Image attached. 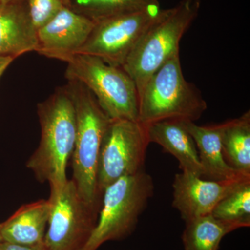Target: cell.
<instances>
[{
	"instance_id": "8992f818",
	"label": "cell",
	"mask_w": 250,
	"mask_h": 250,
	"mask_svg": "<svg viewBox=\"0 0 250 250\" xmlns=\"http://www.w3.org/2000/svg\"><path fill=\"white\" fill-rule=\"evenodd\" d=\"M63 62L67 64V80L85 85L110 119L139 121V92L123 67L84 54H73Z\"/></svg>"
},
{
	"instance_id": "8fae6325",
	"label": "cell",
	"mask_w": 250,
	"mask_h": 250,
	"mask_svg": "<svg viewBox=\"0 0 250 250\" xmlns=\"http://www.w3.org/2000/svg\"><path fill=\"white\" fill-rule=\"evenodd\" d=\"M95 24L93 20L64 6L55 17L38 29L36 52L63 62L78 53Z\"/></svg>"
},
{
	"instance_id": "52a82bcc",
	"label": "cell",
	"mask_w": 250,
	"mask_h": 250,
	"mask_svg": "<svg viewBox=\"0 0 250 250\" xmlns=\"http://www.w3.org/2000/svg\"><path fill=\"white\" fill-rule=\"evenodd\" d=\"M51 204L44 246L47 250H83L98 222L100 209L82 198L75 182L67 179L50 187Z\"/></svg>"
},
{
	"instance_id": "e0dca14e",
	"label": "cell",
	"mask_w": 250,
	"mask_h": 250,
	"mask_svg": "<svg viewBox=\"0 0 250 250\" xmlns=\"http://www.w3.org/2000/svg\"><path fill=\"white\" fill-rule=\"evenodd\" d=\"M185 224L182 236L185 250H218L224 237L241 229L211 214L191 219Z\"/></svg>"
},
{
	"instance_id": "d4e9b609",
	"label": "cell",
	"mask_w": 250,
	"mask_h": 250,
	"mask_svg": "<svg viewBox=\"0 0 250 250\" xmlns=\"http://www.w3.org/2000/svg\"><path fill=\"white\" fill-rule=\"evenodd\" d=\"M1 225H2V223H0V243H1V241H2V238H1Z\"/></svg>"
},
{
	"instance_id": "603a6c76",
	"label": "cell",
	"mask_w": 250,
	"mask_h": 250,
	"mask_svg": "<svg viewBox=\"0 0 250 250\" xmlns=\"http://www.w3.org/2000/svg\"><path fill=\"white\" fill-rule=\"evenodd\" d=\"M22 1V0H0V4H9V3L16 2V1Z\"/></svg>"
},
{
	"instance_id": "ac0fdd59",
	"label": "cell",
	"mask_w": 250,
	"mask_h": 250,
	"mask_svg": "<svg viewBox=\"0 0 250 250\" xmlns=\"http://www.w3.org/2000/svg\"><path fill=\"white\" fill-rule=\"evenodd\" d=\"M159 5L158 0H75L70 8L97 22Z\"/></svg>"
},
{
	"instance_id": "5bb4252c",
	"label": "cell",
	"mask_w": 250,
	"mask_h": 250,
	"mask_svg": "<svg viewBox=\"0 0 250 250\" xmlns=\"http://www.w3.org/2000/svg\"><path fill=\"white\" fill-rule=\"evenodd\" d=\"M182 122L196 145L204 170L202 179L228 180L243 174L230 167L224 158L222 147L223 123L211 126H200L195 124V122Z\"/></svg>"
},
{
	"instance_id": "9a60e30c",
	"label": "cell",
	"mask_w": 250,
	"mask_h": 250,
	"mask_svg": "<svg viewBox=\"0 0 250 250\" xmlns=\"http://www.w3.org/2000/svg\"><path fill=\"white\" fill-rule=\"evenodd\" d=\"M50 210L49 200L22 206L2 223V241L24 246L43 245Z\"/></svg>"
},
{
	"instance_id": "cb8c5ba5",
	"label": "cell",
	"mask_w": 250,
	"mask_h": 250,
	"mask_svg": "<svg viewBox=\"0 0 250 250\" xmlns=\"http://www.w3.org/2000/svg\"><path fill=\"white\" fill-rule=\"evenodd\" d=\"M64 5L67 7L70 8L71 6V0H63Z\"/></svg>"
},
{
	"instance_id": "ffe728a7",
	"label": "cell",
	"mask_w": 250,
	"mask_h": 250,
	"mask_svg": "<svg viewBox=\"0 0 250 250\" xmlns=\"http://www.w3.org/2000/svg\"><path fill=\"white\" fill-rule=\"evenodd\" d=\"M27 1L31 21L37 30L55 17L65 6L63 0H27Z\"/></svg>"
},
{
	"instance_id": "4fadbf2b",
	"label": "cell",
	"mask_w": 250,
	"mask_h": 250,
	"mask_svg": "<svg viewBox=\"0 0 250 250\" xmlns=\"http://www.w3.org/2000/svg\"><path fill=\"white\" fill-rule=\"evenodd\" d=\"M149 143H155L179 161L184 173L203 177L202 168L195 141L186 129L182 121L167 120L146 125Z\"/></svg>"
},
{
	"instance_id": "44dd1931",
	"label": "cell",
	"mask_w": 250,
	"mask_h": 250,
	"mask_svg": "<svg viewBox=\"0 0 250 250\" xmlns=\"http://www.w3.org/2000/svg\"><path fill=\"white\" fill-rule=\"evenodd\" d=\"M0 250H47L45 246H24V245L15 244L9 242L1 241L0 243Z\"/></svg>"
},
{
	"instance_id": "7402d4cb",
	"label": "cell",
	"mask_w": 250,
	"mask_h": 250,
	"mask_svg": "<svg viewBox=\"0 0 250 250\" xmlns=\"http://www.w3.org/2000/svg\"><path fill=\"white\" fill-rule=\"evenodd\" d=\"M14 59L11 57H0V80Z\"/></svg>"
},
{
	"instance_id": "6da1fadb",
	"label": "cell",
	"mask_w": 250,
	"mask_h": 250,
	"mask_svg": "<svg viewBox=\"0 0 250 250\" xmlns=\"http://www.w3.org/2000/svg\"><path fill=\"white\" fill-rule=\"evenodd\" d=\"M38 116L40 143L27 161V167L39 182L59 187L67 180V163L76 138L75 107L65 85L38 104Z\"/></svg>"
},
{
	"instance_id": "ba28073f",
	"label": "cell",
	"mask_w": 250,
	"mask_h": 250,
	"mask_svg": "<svg viewBox=\"0 0 250 250\" xmlns=\"http://www.w3.org/2000/svg\"><path fill=\"white\" fill-rule=\"evenodd\" d=\"M146 125L129 120H111L104 136L99 155V190L145 169L149 144Z\"/></svg>"
},
{
	"instance_id": "7a4b0ae2",
	"label": "cell",
	"mask_w": 250,
	"mask_h": 250,
	"mask_svg": "<svg viewBox=\"0 0 250 250\" xmlns=\"http://www.w3.org/2000/svg\"><path fill=\"white\" fill-rule=\"evenodd\" d=\"M65 87L71 97L76 118L72 180L82 198L91 207L100 209L103 193L99 190L97 182L99 155L111 119L91 92L80 82L68 80Z\"/></svg>"
},
{
	"instance_id": "5b68a950",
	"label": "cell",
	"mask_w": 250,
	"mask_h": 250,
	"mask_svg": "<svg viewBox=\"0 0 250 250\" xmlns=\"http://www.w3.org/2000/svg\"><path fill=\"white\" fill-rule=\"evenodd\" d=\"M154 192V180L145 169L108 186L103 190L96 227L83 250H97L106 242L131 236Z\"/></svg>"
},
{
	"instance_id": "30bf717a",
	"label": "cell",
	"mask_w": 250,
	"mask_h": 250,
	"mask_svg": "<svg viewBox=\"0 0 250 250\" xmlns=\"http://www.w3.org/2000/svg\"><path fill=\"white\" fill-rule=\"evenodd\" d=\"M249 180L250 174H244L221 181L207 180L182 172L176 174L172 184V207L184 222L210 214L224 197Z\"/></svg>"
},
{
	"instance_id": "d6986e66",
	"label": "cell",
	"mask_w": 250,
	"mask_h": 250,
	"mask_svg": "<svg viewBox=\"0 0 250 250\" xmlns=\"http://www.w3.org/2000/svg\"><path fill=\"white\" fill-rule=\"evenodd\" d=\"M215 218L235 224L240 228L250 226V180L224 197L210 213Z\"/></svg>"
},
{
	"instance_id": "3957f363",
	"label": "cell",
	"mask_w": 250,
	"mask_h": 250,
	"mask_svg": "<svg viewBox=\"0 0 250 250\" xmlns=\"http://www.w3.org/2000/svg\"><path fill=\"white\" fill-rule=\"evenodd\" d=\"M200 0H182L162 9L125 61L123 68L134 80L139 98L151 77L174 54L182 37L198 16Z\"/></svg>"
},
{
	"instance_id": "7c38bea8",
	"label": "cell",
	"mask_w": 250,
	"mask_h": 250,
	"mask_svg": "<svg viewBox=\"0 0 250 250\" xmlns=\"http://www.w3.org/2000/svg\"><path fill=\"white\" fill-rule=\"evenodd\" d=\"M37 29L29 14L27 0L0 4V57L16 59L37 51Z\"/></svg>"
},
{
	"instance_id": "9c48e42d",
	"label": "cell",
	"mask_w": 250,
	"mask_h": 250,
	"mask_svg": "<svg viewBox=\"0 0 250 250\" xmlns=\"http://www.w3.org/2000/svg\"><path fill=\"white\" fill-rule=\"evenodd\" d=\"M162 11L160 5L95 22L77 54H88L108 65L123 67L128 56Z\"/></svg>"
},
{
	"instance_id": "277c9868",
	"label": "cell",
	"mask_w": 250,
	"mask_h": 250,
	"mask_svg": "<svg viewBox=\"0 0 250 250\" xmlns=\"http://www.w3.org/2000/svg\"><path fill=\"white\" fill-rule=\"evenodd\" d=\"M207 104L196 86L185 80L179 53L151 77L139 98V122L144 125L177 120L196 121Z\"/></svg>"
},
{
	"instance_id": "2e32d148",
	"label": "cell",
	"mask_w": 250,
	"mask_h": 250,
	"mask_svg": "<svg viewBox=\"0 0 250 250\" xmlns=\"http://www.w3.org/2000/svg\"><path fill=\"white\" fill-rule=\"evenodd\" d=\"M222 147L225 161L237 172L250 174V111L223 123Z\"/></svg>"
}]
</instances>
